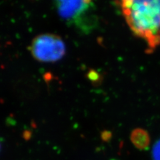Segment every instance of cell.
I'll return each mask as SVG.
<instances>
[{"mask_svg":"<svg viewBox=\"0 0 160 160\" xmlns=\"http://www.w3.org/2000/svg\"><path fill=\"white\" fill-rule=\"evenodd\" d=\"M55 6L59 16L80 32L89 33L97 26L95 5L92 1H57Z\"/></svg>","mask_w":160,"mask_h":160,"instance_id":"cell-2","label":"cell"},{"mask_svg":"<svg viewBox=\"0 0 160 160\" xmlns=\"http://www.w3.org/2000/svg\"><path fill=\"white\" fill-rule=\"evenodd\" d=\"M122 11L132 31L146 38L150 48L160 43V1H133Z\"/></svg>","mask_w":160,"mask_h":160,"instance_id":"cell-1","label":"cell"},{"mask_svg":"<svg viewBox=\"0 0 160 160\" xmlns=\"http://www.w3.org/2000/svg\"><path fill=\"white\" fill-rule=\"evenodd\" d=\"M33 58L43 63L56 62L66 52V43L62 38L53 33L40 34L35 38L29 47Z\"/></svg>","mask_w":160,"mask_h":160,"instance_id":"cell-3","label":"cell"},{"mask_svg":"<svg viewBox=\"0 0 160 160\" xmlns=\"http://www.w3.org/2000/svg\"><path fill=\"white\" fill-rule=\"evenodd\" d=\"M131 141L139 149H145L149 147L150 138L148 133L143 129H135L131 134Z\"/></svg>","mask_w":160,"mask_h":160,"instance_id":"cell-4","label":"cell"},{"mask_svg":"<svg viewBox=\"0 0 160 160\" xmlns=\"http://www.w3.org/2000/svg\"><path fill=\"white\" fill-rule=\"evenodd\" d=\"M152 155L153 160H160V140L154 146Z\"/></svg>","mask_w":160,"mask_h":160,"instance_id":"cell-5","label":"cell"}]
</instances>
